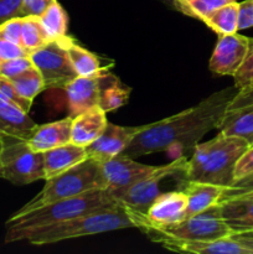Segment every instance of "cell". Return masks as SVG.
<instances>
[{"mask_svg":"<svg viewBox=\"0 0 253 254\" xmlns=\"http://www.w3.org/2000/svg\"><path fill=\"white\" fill-rule=\"evenodd\" d=\"M236 86L215 92L196 106L175 116L148 124L133 139L123 154L130 158L159 151H180L193 148L211 129L217 128L231 99L237 93Z\"/></svg>","mask_w":253,"mask_h":254,"instance_id":"1","label":"cell"},{"mask_svg":"<svg viewBox=\"0 0 253 254\" xmlns=\"http://www.w3.org/2000/svg\"><path fill=\"white\" fill-rule=\"evenodd\" d=\"M131 227H134L133 221L121 205L113 210L93 212L61 222L20 230H6L4 242L14 243L26 241L32 246L54 245L72 238L101 235Z\"/></svg>","mask_w":253,"mask_h":254,"instance_id":"2","label":"cell"},{"mask_svg":"<svg viewBox=\"0 0 253 254\" xmlns=\"http://www.w3.org/2000/svg\"><path fill=\"white\" fill-rule=\"evenodd\" d=\"M250 145L240 136L222 133L206 143L196 144L192 156L186 161L183 179L228 188L233 184L236 163Z\"/></svg>","mask_w":253,"mask_h":254,"instance_id":"3","label":"cell"},{"mask_svg":"<svg viewBox=\"0 0 253 254\" xmlns=\"http://www.w3.org/2000/svg\"><path fill=\"white\" fill-rule=\"evenodd\" d=\"M121 206L113 193L107 189L88 191L82 195L56 201L30 211H16L5 222L6 230L36 227L61 222L69 218L89 215L93 212L113 210Z\"/></svg>","mask_w":253,"mask_h":254,"instance_id":"4","label":"cell"},{"mask_svg":"<svg viewBox=\"0 0 253 254\" xmlns=\"http://www.w3.org/2000/svg\"><path fill=\"white\" fill-rule=\"evenodd\" d=\"M106 189L102 174L101 163L92 158H87L73 168L46 179L42 190L17 211H30L42 207L49 203L82 195L88 191Z\"/></svg>","mask_w":253,"mask_h":254,"instance_id":"5","label":"cell"},{"mask_svg":"<svg viewBox=\"0 0 253 254\" xmlns=\"http://www.w3.org/2000/svg\"><path fill=\"white\" fill-rule=\"evenodd\" d=\"M123 207L133 221L134 227L139 228L140 226H149L154 230H158L165 235L170 236V237L179 238V240L213 241L231 237L233 235L230 226L226 223L225 218L222 217L220 203L211 206L210 208L202 211V212L189 216V217H185L179 222L168 226L151 225L144 218L141 212L126 207V206H123Z\"/></svg>","mask_w":253,"mask_h":254,"instance_id":"6","label":"cell"},{"mask_svg":"<svg viewBox=\"0 0 253 254\" xmlns=\"http://www.w3.org/2000/svg\"><path fill=\"white\" fill-rule=\"evenodd\" d=\"M0 178L14 185L45 180L44 153L32 150L27 140L6 138L0 154Z\"/></svg>","mask_w":253,"mask_h":254,"instance_id":"7","label":"cell"},{"mask_svg":"<svg viewBox=\"0 0 253 254\" xmlns=\"http://www.w3.org/2000/svg\"><path fill=\"white\" fill-rule=\"evenodd\" d=\"M66 36L49 41L29 55L32 64L41 73L45 89L64 88L67 83L77 77L67 55Z\"/></svg>","mask_w":253,"mask_h":254,"instance_id":"8","label":"cell"},{"mask_svg":"<svg viewBox=\"0 0 253 254\" xmlns=\"http://www.w3.org/2000/svg\"><path fill=\"white\" fill-rule=\"evenodd\" d=\"M186 156H180L168 165L158 166L150 175L129 186L118 196V202L129 208L145 213L149 206L160 195V184L170 176L183 175Z\"/></svg>","mask_w":253,"mask_h":254,"instance_id":"9","label":"cell"},{"mask_svg":"<svg viewBox=\"0 0 253 254\" xmlns=\"http://www.w3.org/2000/svg\"><path fill=\"white\" fill-rule=\"evenodd\" d=\"M139 230L145 233L151 241L174 252L195 254H253L252 250L245 247L242 243L232 237L213 241H185L170 237L149 226H140Z\"/></svg>","mask_w":253,"mask_h":254,"instance_id":"10","label":"cell"},{"mask_svg":"<svg viewBox=\"0 0 253 254\" xmlns=\"http://www.w3.org/2000/svg\"><path fill=\"white\" fill-rule=\"evenodd\" d=\"M218 133L240 136L253 144V84L238 88L217 128Z\"/></svg>","mask_w":253,"mask_h":254,"instance_id":"11","label":"cell"},{"mask_svg":"<svg viewBox=\"0 0 253 254\" xmlns=\"http://www.w3.org/2000/svg\"><path fill=\"white\" fill-rule=\"evenodd\" d=\"M101 168L104 186L118 200V196L124 190H126L136 181L150 175L158 166L139 164L134 161L130 156L126 154H119L114 158L101 163Z\"/></svg>","mask_w":253,"mask_h":254,"instance_id":"12","label":"cell"},{"mask_svg":"<svg viewBox=\"0 0 253 254\" xmlns=\"http://www.w3.org/2000/svg\"><path fill=\"white\" fill-rule=\"evenodd\" d=\"M250 37L237 34L218 35V40L211 55L208 67L220 76H235L247 56Z\"/></svg>","mask_w":253,"mask_h":254,"instance_id":"13","label":"cell"},{"mask_svg":"<svg viewBox=\"0 0 253 254\" xmlns=\"http://www.w3.org/2000/svg\"><path fill=\"white\" fill-rule=\"evenodd\" d=\"M146 127L148 124L135 127H122L108 122L103 133L93 143L86 146L87 155L88 158L103 163L119 154H123L129 144L133 141V139L139 133H141Z\"/></svg>","mask_w":253,"mask_h":254,"instance_id":"14","label":"cell"},{"mask_svg":"<svg viewBox=\"0 0 253 254\" xmlns=\"http://www.w3.org/2000/svg\"><path fill=\"white\" fill-rule=\"evenodd\" d=\"M188 200L185 193L181 190L170 191V192L160 193L151 202L144 218L149 223L155 226H168L185 218Z\"/></svg>","mask_w":253,"mask_h":254,"instance_id":"15","label":"cell"},{"mask_svg":"<svg viewBox=\"0 0 253 254\" xmlns=\"http://www.w3.org/2000/svg\"><path fill=\"white\" fill-rule=\"evenodd\" d=\"M180 190L185 193L188 200L185 217H189L217 205L222 200L226 188L210 183L183 180Z\"/></svg>","mask_w":253,"mask_h":254,"instance_id":"16","label":"cell"},{"mask_svg":"<svg viewBox=\"0 0 253 254\" xmlns=\"http://www.w3.org/2000/svg\"><path fill=\"white\" fill-rule=\"evenodd\" d=\"M98 81L99 76H77L69 83H67L63 89L67 94L69 117L73 118V117L98 106Z\"/></svg>","mask_w":253,"mask_h":254,"instance_id":"17","label":"cell"},{"mask_svg":"<svg viewBox=\"0 0 253 254\" xmlns=\"http://www.w3.org/2000/svg\"><path fill=\"white\" fill-rule=\"evenodd\" d=\"M106 112L99 106L93 107L72 118L71 143L79 146H88L93 143L106 129Z\"/></svg>","mask_w":253,"mask_h":254,"instance_id":"18","label":"cell"},{"mask_svg":"<svg viewBox=\"0 0 253 254\" xmlns=\"http://www.w3.org/2000/svg\"><path fill=\"white\" fill-rule=\"evenodd\" d=\"M72 117L52 122V123L37 126L32 135L27 140L30 148L34 151H45L57 146L71 143Z\"/></svg>","mask_w":253,"mask_h":254,"instance_id":"19","label":"cell"},{"mask_svg":"<svg viewBox=\"0 0 253 254\" xmlns=\"http://www.w3.org/2000/svg\"><path fill=\"white\" fill-rule=\"evenodd\" d=\"M87 158H88V155H87L86 148L76 145L73 143L64 144V145L57 146V148L45 151V180L54 178V176L73 168L74 165L82 163Z\"/></svg>","mask_w":253,"mask_h":254,"instance_id":"20","label":"cell"},{"mask_svg":"<svg viewBox=\"0 0 253 254\" xmlns=\"http://www.w3.org/2000/svg\"><path fill=\"white\" fill-rule=\"evenodd\" d=\"M221 213L233 235L253 231V198L235 197L222 200Z\"/></svg>","mask_w":253,"mask_h":254,"instance_id":"21","label":"cell"},{"mask_svg":"<svg viewBox=\"0 0 253 254\" xmlns=\"http://www.w3.org/2000/svg\"><path fill=\"white\" fill-rule=\"evenodd\" d=\"M37 124L16 106L0 108V134L5 138L29 140Z\"/></svg>","mask_w":253,"mask_h":254,"instance_id":"22","label":"cell"},{"mask_svg":"<svg viewBox=\"0 0 253 254\" xmlns=\"http://www.w3.org/2000/svg\"><path fill=\"white\" fill-rule=\"evenodd\" d=\"M130 88L122 83L121 79L114 74L103 72L99 74L98 81V106L106 113L128 103Z\"/></svg>","mask_w":253,"mask_h":254,"instance_id":"23","label":"cell"},{"mask_svg":"<svg viewBox=\"0 0 253 254\" xmlns=\"http://www.w3.org/2000/svg\"><path fill=\"white\" fill-rule=\"evenodd\" d=\"M64 42H66L67 55L77 76L94 77L107 71L108 67L102 66L97 55L82 47L78 42L74 41V39L66 36Z\"/></svg>","mask_w":253,"mask_h":254,"instance_id":"24","label":"cell"},{"mask_svg":"<svg viewBox=\"0 0 253 254\" xmlns=\"http://www.w3.org/2000/svg\"><path fill=\"white\" fill-rule=\"evenodd\" d=\"M238 14H240V2L233 0L213 10L208 16L203 19V22L206 26L218 35L235 34L238 31Z\"/></svg>","mask_w":253,"mask_h":254,"instance_id":"25","label":"cell"},{"mask_svg":"<svg viewBox=\"0 0 253 254\" xmlns=\"http://www.w3.org/2000/svg\"><path fill=\"white\" fill-rule=\"evenodd\" d=\"M40 24L44 29L49 41L66 36L68 29V16L59 0H55L39 16Z\"/></svg>","mask_w":253,"mask_h":254,"instance_id":"26","label":"cell"},{"mask_svg":"<svg viewBox=\"0 0 253 254\" xmlns=\"http://www.w3.org/2000/svg\"><path fill=\"white\" fill-rule=\"evenodd\" d=\"M11 79L15 89L22 98L32 102L37 94L45 91V83L42 79L41 73L35 66H31L29 69L22 72L19 76L14 77Z\"/></svg>","mask_w":253,"mask_h":254,"instance_id":"27","label":"cell"},{"mask_svg":"<svg viewBox=\"0 0 253 254\" xmlns=\"http://www.w3.org/2000/svg\"><path fill=\"white\" fill-rule=\"evenodd\" d=\"M49 42L46 34L40 24L39 16H24L22 17L21 29V47L31 54L35 50L40 49Z\"/></svg>","mask_w":253,"mask_h":254,"instance_id":"28","label":"cell"},{"mask_svg":"<svg viewBox=\"0 0 253 254\" xmlns=\"http://www.w3.org/2000/svg\"><path fill=\"white\" fill-rule=\"evenodd\" d=\"M233 0H173V6L186 16L203 21L213 10Z\"/></svg>","mask_w":253,"mask_h":254,"instance_id":"29","label":"cell"},{"mask_svg":"<svg viewBox=\"0 0 253 254\" xmlns=\"http://www.w3.org/2000/svg\"><path fill=\"white\" fill-rule=\"evenodd\" d=\"M235 78V86L237 88L251 86L253 84V39H250V47H248L247 56L245 61L241 64L238 71L233 76Z\"/></svg>","mask_w":253,"mask_h":254,"instance_id":"30","label":"cell"},{"mask_svg":"<svg viewBox=\"0 0 253 254\" xmlns=\"http://www.w3.org/2000/svg\"><path fill=\"white\" fill-rule=\"evenodd\" d=\"M0 92H1V93L4 94L7 99H9V101H11L15 106H17L19 108H21L22 111H25L26 113H29L30 108H31V106H32V102L22 98V97L17 93L16 89H15L11 79L7 78V77H5V76H2L1 73H0Z\"/></svg>","mask_w":253,"mask_h":254,"instance_id":"31","label":"cell"},{"mask_svg":"<svg viewBox=\"0 0 253 254\" xmlns=\"http://www.w3.org/2000/svg\"><path fill=\"white\" fill-rule=\"evenodd\" d=\"M31 66L34 64H32L30 56L16 57V59H11L0 64V73L7 78H14L29 69Z\"/></svg>","mask_w":253,"mask_h":254,"instance_id":"32","label":"cell"},{"mask_svg":"<svg viewBox=\"0 0 253 254\" xmlns=\"http://www.w3.org/2000/svg\"><path fill=\"white\" fill-rule=\"evenodd\" d=\"M22 17H14L0 25V37L21 46Z\"/></svg>","mask_w":253,"mask_h":254,"instance_id":"33","label":"cell"},{"mask_svg":"<svg viewBox=\"0 0 253 254\" xmlns=\"http://www.w3.org/2000/svg\"><path fill=\"white\" fill-rule=\"evenodd\" d=\"M253 174V144L240 156L233 171V183Z\"/></svg>","mask_w":253,"mask_h":254,"instance_id":"34","label":"cell"},{"mask_svg":"<svg viewBox=\"0 0 253 254\" xmlns=\"http://www.w3.org/2000/svg\"><path fill=\"white\" fill-rule=\"evenodd\" d=\"M250 191H253V174H251V175L241 179V180L235 181L232 185L228 186V188H226L222 200L237 197V196L243 195V193H246V192H250Z\"/></svg>","mask_w":253,"mask_h":254,"instance_id":"35","label":"cell"},{"mask_svg":"<svg viewBox=\"0 0 253 254\" xmlns=\"http://www.w3.org/2000/svg\"><path fill=\"white\" fill-rule=\"evenodd\" d=\"M21 56H29V54L20 45H16L14 42H10L0 37V64L11 59H16V57Z\"/></svg>","mask_w":253,"mask_h":254,"instance_id":"36","label":"cell"},{"mask_svg":"<svg viewBox=\"0 0 253 254\" xmlns=\"http://www.w3.org/2000/svg\"><path fill=\"white\" fill-rule=\"evenodd\" d=\"M22 0H0V25L14 17H21Z\"/></svg>","mask_w":253,"mask_h":254,"instance_id":"37","label":"cell"},{"mask_svg":"<svg viewBox=\"0 0 253 254\" xmlns=\"http://www.w3.org/2000/svg\"><path fill=\"white\" fill-rule=\"evenodd\" d=\"M55 0H22L21 17L40 16Z\"/></svg>","mask_w":253,"mask_h":254,"instance_id":"38","label":"cell"},{"mask_svg":"<svg viewBox=\"0 0 253 254\" xmlns=\"http://www.w3.org/2000/svg\"><path fill=\"white\" fill-rule=\"evenodd\" d=\"M253 27V0H245L240 2L238 14V30Z\"/></svg>","mask_w":253,"mask_h":254,"instance_id":"39","label":"cell"},{"mask_svg":"<svg viewBox=\"0 0 253 254\" xmlns=\"http://www.w3.org/2000/svg\"><path fill=\"white\" fill-rule=\"evenodd\" d=\"M232 238H235L236 241H238L240 243H242L245 247L250 248V250L253 251V238H248V237H243V236L240 235H232L231 236Z\"/></svg>","mask_w":253,"mask_h":254,"instance_id":"40","label":"cell"},{"mask_svg":"<svg viewBox=\"0 0 253 254\" xmlns=\"http://www.w3.org/2000/svg\"><path fill=\"white\" fill-rule=\"evenodd\" d=\"M235 235H240V236H243V237L253 238V231H251V232H245V233H235Z\"/></svg>","mask_w":253,"mask_h":254,"instance_id":"41","label":"cell"},{"mask_svg":"<svg viewBox=\"0 0 253 254\" xmlns=\"http://www.w3.org/2000/svg\"><path fill=\"white\" fill-rule=\"evenodd\" d=\"M5 136L4 135H1V134H0V154H1V150H2V148H4V144H5Z\"/></svg>","mask_w":253,"mask_h":254,"instance_id":"42","label":"cell"},{"mask_svg":"<svg viewBox=\"0 0 253 254\" xmlns=\"http://www.w3.org/2000/svg\"><path fill=\"white\" fill-rule=\"evenodd\" d=\"M237 197H248V198H253V191H250V192L243 193V195L237 196ZM233 198H235V197H233Z\"/></svg>","mask_w":253,"mask_h":254,"instance_id":"43","label":"cell"},{"mask_svg":"<svg viewBox=\"0 0 253 254\" xmlns=\"http://www.w3.org/2000/svg\"><path fill=\"white\" fill-rule=\"evenodd\" d=\"M164 1H166L168 4H170V5H173V0H164Z\"/></svg>","mask_w":253,"mask_h":254,"instance_id":"44","label":"cell"}]
</instances>
